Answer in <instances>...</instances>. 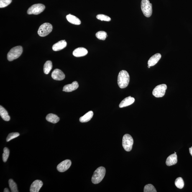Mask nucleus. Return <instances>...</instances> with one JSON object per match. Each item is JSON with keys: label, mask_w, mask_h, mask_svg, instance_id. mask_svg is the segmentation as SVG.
<instances>
[{"label": "nucleus", "mask_w": 192, "mask_h": 192, "mask_svg": "<svg viewBox=\"0 0 192 192\" xmlns=\"http://www.w3.org/2000/svg\"><path fill=\"white\" fill-rule=\"evenodd\" d=\"M130 77L129 73L125 70H122L118 75L117 83L119 87L124 89L127 87L129 84Z\"/></svg>", "instance_id": "obj_1"}, {"label": "nucleus", "mask_w": 192, "mask_h": 192, "mask_svg": "<svg viewBox=\"0 0 192 192\" xmlns=\"http://www.w3.org/2000/svg\"><path fill=\"white\" fill-rule=\"evenodd\" d=\"M106 173V169L104 167H99L94 173L91 181L94 184H98L101 182L104 178Z\"/></svg>", "instance_id": "obj_2"}, {"label": "nucleus", "mask_w": 192, "mask_h": 192, "mask_svg": "<svg viewBox=\"0 0 192 192\" xmlns=\"http://www.w3.org/2000/svg\"><path fill=\"white\" fill-rule=\"evenodd\" d=\"M23 47L21 46H17L11 49L7 54V59L9 61L18 58L22 53Z\"/></svg>", "instance_id": "obj_3"}, {"label": "nucleus", "mask_w": 192, "mask_h": 192, "mask_svg": "<svg viewBox=\"0 0 192 192\" xmlns=\"http://www.w3.org/2000/svg\"><path fill=\"white\" fill-rule=\"evenodd\" d=\"M141 8L144 15L149 18L152 13V5L149 0H142L141 3Z\"/></svg>", "instance_id": "obj_4"}, {"label": "nucleus", "mask_w": 192, "mask_h": 192, "mask_svg": "<svg viewBox=\"0 0 192 192\" xmlns=\"http://www.w3.org/2000/svg\"><path fill=\"white\" fill-rule=\"evenodd\" d=\"M134 144V139L132 136L128 134H126L123 136L122 146L126 151L129 152L132 150Z\"/></svg>", "instance_id": "obj_5"}, {"label": "nucleus", "mask_w": 192, "mask_h": 192, "mask_svg": "<svg viewBox=\"0 0 192 192\" xmlns=\"http://www.w3.org/2000/svg\"><path fill=\"white\" fill-rule=\"evenodd\" d=\"M53 27L51 24L49 23H45L39 27L38 34L41 37H45L51 32Z\"/></svg>", "instance_id": "obj_6"}, {"label": "nucleus", "mask_w": 192, "mask_h": 192, "mask_svg": "<svg viewBox=\"0 0 192 192\" xmlns=\"http://www.w3.org/2000/svg\"><path fill=\"white\" fill-rule=\"evenodd\" d=\"M45 8V6L43 4H35L29 8L27 11V13L29 15H38L42 12Z\"/></svg>", "instance_id": "obj_7"}, {"label": "nucleus", "mask_w": 192, "mask_h": 192, "mask_svg": "<svg viewBox=\"0 0 192 192\" xmlns=\"http://www.w3.org/2000/svg\"><path fill=\"white\" fill-rule=\"evenodd\" d=\"M167 88V85L165 84L157 85L153 91L152 94L156 98L162 97L165 96Z\"/></svg>", "instance_id": "obj_8"}, {"label": "nucleus", "mask_w": 192, "mask_h": 192, "mask_svg": "<svg viewBox=\"0 0 192 192\" xmlns=\"http://www.w3.org/2000/svg\"><path fill=\"white\" fill-rule=\"evenodd\" d=\"M71 164V161L70 160H64L57 165V169L60 172L66 171L70 168Z\"/></svg>", "instance_id": "obj_9"}, {"label": "nucleus", "mask_w": 192, "mask_h": 192, "mask_svg": "<svg viewBox=\"0 0 192 192\" xmlns=\"http://www.w3.org/2000/svg\"><path fill=\"white\" fill-rule=\"evenodd\" d=\"M51 76L53 79L56 80H62L65 78V75L62 70L56 69L52 72Z\"/></svg>", "instance_id": "obj_10"}, {"label": "nucleus", "mask_w": 192, "mask_h": 192, "mask_svg": "<svg viewBox=\"0 0 192 192\" xmlns=\"http://www.w3.org/2000/svg\"><path fill=\"white\" fill-rule=\"evenodd\" d=\"M43 184L40 180H37L33 182L30 187V192H39Z\"/></svg>", "instance_id": "obj_11"}, {"label": "nucleus", "mask_w": 192, "mask_h": 192, "mask_svg": "<svg viewBox=\"0 0 192 192\" xmlns=\"http://www.w3.org/2000/svg\"><path fill=\"white\" fill-rule=\"evenodd\" d=\"M88 53V50L82 47H79L75 49L73 52L74 56L77 57L85 56Z\"/></svg>", "instance_id": "obj_12"}, {"label": "nucleus", "mask_w": 192, "mask_h": 192, "mask_svg": "<svg viewBox=\"0 0 192 192\" xmlns=\"http://www.w3.org/2000/svg\"><path fill=\"white\" fill-rule=\"evenodd\" d=\"M79 85L77 81L73 82L71 84L65 85L63 87V91L66 92H70L76 90L78 88Z\"/></svg>", "instance_id": "obj_13"}, {"label": "nucleus", "mask_w": 192, "mask_h": 192, "mask_svg": "<svg viewBox=\"0 0 192 192\" xmlns=\"http://www.w3.org/2000/svg\"><path fill=\"white\" fill-rule=\"evenodd\" d=\"M134 101H135V99L134 98L132 97L131 96L127 97L124 98L121 102L119 105V107L122 108L130 105H131L133 104Z\"/></svg>", "instance_id": "obj_14"}, {"label": "nucleus", "mask_w": 192, "mask_h": 192, "mask_svg": "<svg viewBox=\"0 0 192 192\" xmlns=\"http://www.w3.org/2000/svg\"><path fill=\"white\" fill-rule=\"evenodd\" d=\"M161 58V55L159 53L155 54L149 58L148 64L150 67L153 66L156 64Z\"/></svg>", "instance_id": "obj_15"}, {"label": "nucleus", "mask_w": 192, "mask_h": 192, "mask_svg": "<svg viewBox=\"0 0 192 192\" xmlns=\"http://www.w3.org/2000/svg\"><path fill=\"white\" fill-rule=\"evenodd\" d=\"M67 45V43L66 41L65 40H61L54 44L52 46V49L54 51H57L65 48Z\"/></svg>", "instance_id": "obj_16"}, {"label": "nucleus", "mask_w": 192, "mask_h": 192, "mask_svg": "<svg viewBox=\"0 0 192 192\" xmlns=\"http://www.w3.org/2000/svg\"><path fill=\"white\" fill-rule=\"evenodd\" d=\"M177 155L176 154L174 153L169 156L167 158L166 164L168 166H170L175 165L177 163Z\"/></svg>", "instance_id": "obj_17"}, {"label": "nucleus", "mask_w": 192, "mask_h": 192, "mask_svg": "<svg viewBox=\"0 0 192 192\" xmlns=\"http://www.w3.org/2000/svg\"><path fill=\"white\" fill-rule=\"evenodd\" d=\"M66 17L67 20L70 23L76 25H79L81 24L80 19L74 15L69 14L67 15Z\"/></svg>", "instance_id": "obj_18"}, {"label": "nucleus", "mask_w": 192, "mask_h": 192, "mask_svg": "<svg viewBox=\"0 0 192 192\" xmlns=\"http://www.w3.org/2000/svg\"><path fill=\"white\" fill-rule=\"evenodd\" d=\"M93 112L92 111H89L84 115L80 117L79 121L82 123L88 122L91 120V118L93 117Z\"/></svg>", "instance_id": "obj_19"}, {"label": "nucleus", "mask_w": 192, "mask_h": 192, "mask_svg": "<svg viewBox=\"0 0 192 192\" xmlns=\"http://www.w3.org/2000/svg\"><path fill=\"white\" fill-rule=\"evenodd\" d=\"M0 115L4 121H8L10 120V117L7 111L1 105L0 106Z\"/></svg>", "instance_id": "obj_20"}, {"label": "nucleus", "mask_w": 192, "mask_h": 192, "mask_svg": "<svg viewBox=\"0 0 192 192\" xmlns=\"http://www.w3.org/2000/svg\"><path fill=\"white\" fill-rule=\"evenodd\" d=\"M46 120L49 122L56 124L60 121V118L56 115L50 114L47 115L46 117Z\"/></svg>", "instance_id": "obj_21"}, {"label": "nucleus", "mask_w": 192, "mask_h": 192, "mask_svg": "<svg viewBox=\"0 0 192 192\" xmlns=\"http://www.w3.org/2000/svg\"><path fill=\"white\" fill-rule=\"evenodd\" d=\"M52 68V63L50 60H48L44 64V72L46 75L50 73Z\"/></svg>", "instance_id": "obj_22"}, {"label": "nucleus", "mask_w": 192, "mask_h": 192, "mask_svg": "<svg viewBox=\"0 0 192 192\" xmlns=\"http://www.w3.org/2000/svg\"><path fill=\"white\" fill-rule=\"evenodd\" d=\"M175 186L177 188L182 189L183 188L184 185V181H183V178L181 177H179L175 180Z\"/></svg>", "instance_id": "obj_23"}, {"label": "nucleus", "mask_w": 192, "mask_h": 192, "mask_svg": "<svg viewBox=\"0 0 192 192\" xmlns=\"http://www.w3.org/2000/svg\"><path fill=\"white\" fill-rule=\"evenodd\" d=\"M9 184L11 191L12 192H19L18 190L17 185L12 179H10L9 180Z\"/></svg>", "instance_id": "obj_24"}, {"label": "nucleus", "mask_w": 192, "mask_h": 192, "mask_svg": "<svg viewBox=\"0 0 192 192\" xmlns=\"http://www.w3.org/2000/svg\"><path fill=\"white\" fill-rule=\"evenodd\" d=\"M107 36V34L104 31H99L96 34V37L100 40H105Z\"/></svg>", "instance_id": "obj_25"}, {"label": "nucleus", "mask_w": 192, "mask_h": 192, "mask_svg": "<svg viewBox=\"0 0 192 192\" xmlns=\"http://www.w3.org/2000/svg\"><path fill=\"white\" fill-rule=\"evenodd\" d=\"M144 192H157L155 187L153 185L148 184L146 185L144 187Z\"/></svg>", "instance_id": "obj_26"}, {"label": "nucleus", "mask_w": 192, "mask_h": 192, "mask_svg": "<svg viewBox=\"0 0 192 192\" xmlns=\"http://www.w3.org/2000/svg\"><path fill=\"white\" fill-rule=\"evenodd\" d=\"M3 152L4 153L2 155L3 160L4 162H6L9 157L10 151L9 149L7 147H5L3 149Z\"/></svg>", "instance_id": "obj_27"}, {"label": "nucleus", "mask_w": 192, "mask_h": 192, "mask_svg": "<svg viewBox=\"0 0 192 192\" xmlns=\"http://www.w3.org/2000/svg\"><path fill=\"white\" fill-rule=\"evenodd\" d=\"M20 135V134L18 132L11 133L8 134L7 138H6V141L7 142H9V141L12 140L18 137Z\"/></svg>", "instance_id": "obj_28"}, {"label": "nucleus", "mask_w": 192, "mask_h": 192, "mask_svg": "<svg viewBox=\"0 0 192 192\" xmlns=\"http://www.w3.org/2000/svg\"><path fill=\"white\" fill-rule=\"evenodd\" d=\"M96 18L97 19L101 21H110L111 20L110 18L104 14H98L96 16Z\"/></svg>", "instance_id": "obj_29"}, {"label": "nucleus", "mask_w": 192, "mask_h": 192, "mask_svg": "<svg viewBox=\"0 0 192 192\" xmlns=\"http://www.w3.org/2000/svg\"><path fill=\"white\" fill-rule=\"evenodd\" d=\"M12 0H0V8L6 7L10 4Z\"/></svg>", "instance_id": "obj_30"}, {"label": "nucleus", "mask_w": 192, "mask_h": 192, "mask_svg": "<svg viewBox=\"0 0 192 192\" xmlns=\"http://www.w3.org/2000/svg\"><path fill=\"white\" fill-rule=\"evenodd\" d=\"M189 149L190 155H191L192 156V146L191 148H190Z\"/></svg>", "instance_id": "obj_31"}, {"label": "nucleus", "mask_w": 192, "mask_h": 192, "mask_svg": "<svg viewBox=\"0 0 192 192\" xmlns=\"http://www.w3.org/2000/svg\"><path fill=\"white\" fill-rule=\"evenodd\" d=\"M4 192H9L10 191H9V190L8 189V188H5V189H4Z\"/></svg>", "instance_id": "obj_32"}, {"label": "nucleus", "mask_w": 192, "mask_h": 192, "mask_svg": "<svg viewBox=\"0 0 192 192\" xmlns=\"http://www.w3.org/2000/svg\"><path fill=\"white\" fill-rule=\"evenodd\" d=\"M150 66H149V65H148V68H150Z\"/></svg>", "instance_id": "obj_33"}, {"label": "nucleus", "mask_w": 192, "mask_h": 192, "mask_svg": "<svg viewBox=\"0 0 192 192\" xmlns=\"http://www.w3.org/2000/svg\"><path fill=\"white\" fill-rule=\"evenodd\" d=\"M174 153H175V154H177V153H176V152H175Z\"/></svg>", "instance_id": "obj_34"}]
</instances>
